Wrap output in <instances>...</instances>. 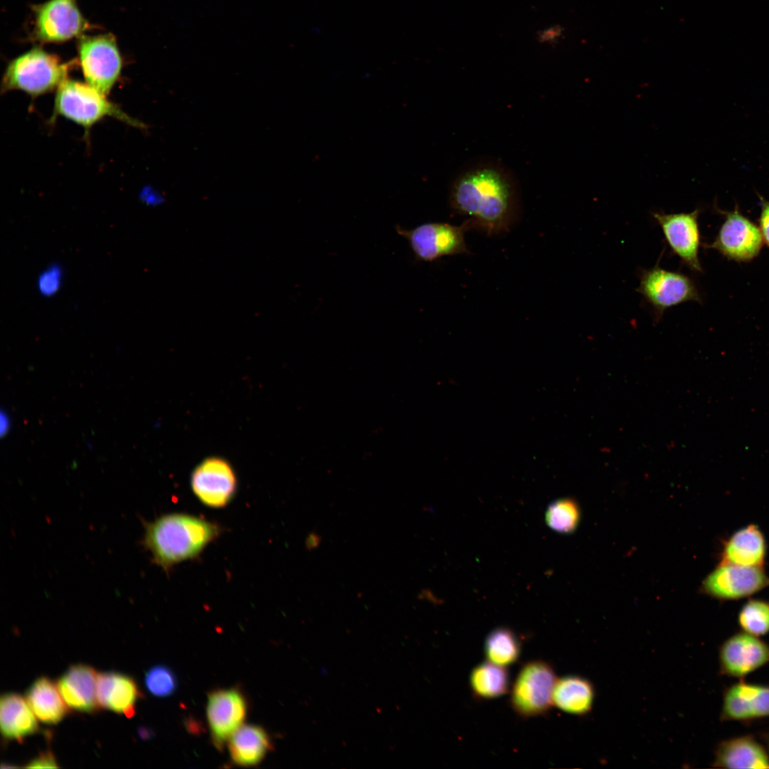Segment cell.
<instances>
[{
	"mask_svg": "<svg viewBox=\"0 0 769 769\" xmlns=\"http://www.w3.org/2000/svg\"><path fill=\"white\" fill-rule=\"evenodd\" d=\"M449 202L454 212L468 217L471 229L489 236L508 232L519 216L518 184L496 162H481L462 171L451 186Z\"/></svg>",
	"mask_w": 769,
	"mask_h": 769,
	"instance_id": "1",
	"label": "cell"
},
{
	"mask_svg": "<svg viewBox=\"0 0 769 769\" xmlns=\"http://www.w3.org/2000/svg\"><path fill=\"white\" fill-rule=\"evenodd\" d=\"M221 530L203 518L169 513L145 524L142 541L154 563L169 571L177 564L197 558Z\"/></svg>",
	"mask_w": 769,
	"mask_h": 769,
	"instance_id": "2",
	"label": "cell"
},
{
	"mask_svg": "<svg viewBox=\"0 0 769 769\" xmlns=\"http://www.w3.org/2000/svg\"><path fill=\"white\" fill-rule=\"evenodd\" d=\"M58 116L82 126L87 132L106 117H115L137 128H147L88 83L70 79L64 80L56 90L50 121Z\"/></svg>",
	"mask_w": 769,
	"mask_h": 769,
	"instance_id": "3",
	"label": "cell"
},
{
	"mask_svg": "<svg viewBox=\"0 0 769 769\" xmlns=\"http://www.w3.org/2000/svg\"><path fill=\"white\" fill-rule=\"evenodd\" d=\"M69 63L35 48L12 60L7 66L1 83L2 93L19 90L32 98L57 90L67 79Z\"/></svg>",
	"mask_w": 769,
	"mask_h": 769,
	"instance_id": "4",
	"label": "cell"
},
{
	"mask_svg": "<svg viewBox=\"0 0 769 769\" xmlns=\"http://www.w3.org/2000/svg\"><path fill=\"white\" fill-rule=\"evenodd\" d=\"M637 291L653 310L654 318L659 320L666 310L679 304L702 302L694 281L688 276L662 268L659 262L639 273Z\"/></svg>",
	"mask_w": 769,
	"mask_h": 769,
	"instance_id": "5",
	"label": "cell"
},
{
	"mask_svg": "<svg viewBox=\"0 0 769 769\" xmlns=\"http://www.w3.org/2000/svg\"><path fill=\"white\" fill-rule=\"evenodd\" d=\"M557 679L548 662L533 660L520 668L511 689L510 702L516 713L523 718L546 713L553 703Z\"/></svg>",
	"mask_w": 769,
	"mask_h": 769,
	"instance_id": "6",
	"label": "cell"
},
{
	"mask_svg": "<svg viewBox=\"0 0 769 769\" xmlns=\"http://www.w3.org/2000/svg\"><path fill=\"white\" fill-rule=\"evenodd\" d=\"M468 220L460 226L444 222L424 223L412 229L396 227L398 234L409 243L419 261L431 262L447 256L469 254L465 233L471 229Z\"/></svg>",
	"mask_w": 769,
	"mask_h": 769,
	"instance_id": "7",
	"label": "cell"
},
{
	"mask_svg": "<svg viewBox=\"0 0 769 769\" xmlns=\"http://www.w3.org/2000/svg\"><path fill=\"white\" fill-rule=\"evenodd\" d=\"M78 51L86 83L107 96L122 69V59L114 38L110 35L83 37Z\"/></svg>",
	"mask_w": 769,
	"mask_h": 769,
	"instance_id": "8",
	"label": "cell"
},
{
	"mask_svg": "<svg viewBox=\"0 0 769 769\" xmlns=\"http://www.w3.org/2000/svg\"><path fill=\"white\" fill-rule=\"evenodd\" d=\"M769 586L763 567H747L720 563L703 580L701 592L726 601L750 597Z\"/></svg>",
	"mask_w": 769,
	"mask_h": 769,
	"instance_id": "9",
	"label": "cell"
},
{
	"mask_svg": "<svg viewBox=\"0 0 769 769\" xmlns=\"http://www.w3.org/2000/svg\"><path fill=\"white\" fill-rule=\"evenodd\" d=\"M763 244L759 227L735 209L725 214L716 238L703 246L717 251L728 260L746 263L759 255Z\"/></svg>",
	"mask_w": 769,
	"mask_h": 769,
	"instance_id": "10",
	"label": "cell"
},
{
	"mask_svg": "<svg viewBox=\"0 0 769 769\" xmlns=\"http://www.w3.org/2000/svg\"><path fill=\"white\" fill-rule=\"evenodd\" d=\"M192 490L204 505L223 508L234 498L237 478L231 465L219 456H211L201 461L192 473Z\"/></svg>",
	"mask_w": 769,
	"mask_h": 769,
	"instance_id": "11",
	"label": "cell"
},
{
	"mask_svg": "<svg viewBox=\"0 0 769 769\" xmlns=\"http://www.w3.org/2000/svg\"><path fill=\"white\" fill-rule=\"evenodd\" d=\"M769 664V643L744 631L723 641L718 650L719 673L729 678L744 679Z\"/></svg>",
	"mask_w": 769,
	"mask_h": 769,
	"instance_id": "12",
	"label": "cell"
},
{
	"mask_svg": "<svg viewBox=\"0 0 769 769\" xmlns=\"http://www.w3.org/2000/svg\"><path fill=\"white\" fill-rule=\"evenodd\" d=\"M699 215L698 209L689 213H652L673 253L690 270L701 273L699 258L701 246Z\"/></svg>",
	"mask_w": 769,
	"mask_h": 769,
	"instance_id": "13",
	"label": "cell"
},
{
	"mask_svg": "<svg viewBox=\"0 0 769 769\" xmlns=\"http://www.w3.org/2000/svg\"><path fill=\"white\" fill-rule=\"evenodd\" d=\"M769 718V684L739 679L724 688L720 713L721 721L750 724Z\"/></svg>",
	"mask_w": 769,
	"mask_h": 769,
	"instance_id": "14",
	"label": "cell"
},
{
	"mask_svg": "<svg viewBox=\"0 0 769 769\" xmlns=\"http://www.w3.org/2000/svg\"><path fill=\"white\" fill-rule=\"evenodd\" d=\"M206 711L211 740L217 748H221L243 725L247 702L239 689H218L208 695Z\"/></svg>",
	"mask_w": 769,
	"mask_h": 769,
	"instance_id": "15",
	"label": "cell"
},
{
	"mask_svg": "<svg viewBox=\"0 0 769 769\" xmlns=\"http://www.w3.org/2000/svg\"><path fill=\"white\" fill-rule=\"evenodd\" d=\"M87 26L75 0H49L36 9V35L42 41H66L80 35Z\"/></svg>",
	"mask_w": 769,
	"mask_h": 769,
	"instance_id": "16",
	"label": "cell"
},
{
	"mask_svg": "<svg viewBox=\"0 0 769 769\" xmlns=\"http://www.w3.org/2000/svg\"><path fill=\"white\" fill-rule=\"evenodd\" d=\"M712 767L716 768H769V756L757 736L746 734L720 741L714 750Z\"/></svg>",
	"mask_w": 769,
	"mask_h": 769,
	"instance_id": "17",
	"label": "cell"
},
{
	"mask_svg": "<svg viewBox=\"0 0 769 769\" xmlns=\"http://www.w3.org/2000/svg\"><path fill=\"white\" fill-rule=\"evenodd\" d=\"M98 676L90 666L78 664L70 666L56 684L66 705L80 712L97 711L100 707L97 698Z\"/></svg>",
	"mask_w": 769,
	"mask_h": 769,
	"instance_id": "18",
	"label": "cell"
},
{
	"mask_svg": "<svg viewBox=\"0 0 769 769\" xmlns=\"http://www.w3.org/2000/svg\"><path fill=\"white\" fill-rule=\"evenodd\" d=\"M767 545L765 536L757 525L749 524L723 542L720 563L747 567H763Z\"/></svg>",
	"mask_w": 769,
	"mask_h": 769,
	"instance_id": "19",
	"label": "cell"
},
{
	"mask_svg": "<svg viewBox=\"0 0 769 769\" xmlns=\"http://www.w3.org/2000/svg\"><path fill=\"white\" fill-rule=\"evenodd\" d=\"M140 696L132 678L114 671L98 674L97 698L100 706L131 718L135 713L137 701Z\"/></svg>",
	"mask_w": 769,
	"mask_h": 769,
	"instance_id": "20",
	"label": "cell"
},
{
	"mask_svg": "<svg viewBox=\"0 0 769 769\" xmlns=\"http://www.w3.org/2000/svg\"><path fill=\"white\" fill-rule=\"evenodd\" d=\"M28 703L19 694L6 693L0 699V726L6 740L22 741L38 731V725Z\"/></svg>",
	"mask_w": 769,
	"mask_h": 769,
	"instance_id": "21",
	"label": "cell"
},
{
	"mask_svg": "<svg viewBox=\"0 0 769 769\" xmlns=\"http://www.w3.org/2000/svg\"><path fill=\"white\" fill-rule=\"evenodd\" d=\"M228 741L232 762L242 766L259 763L272 747L267 732L256 725H242Z\"/></svg>",
	"mask_w": 769,
	"mask_h": 769,
	"instance_id": "22",
	"label": "cell"
},
{
	"mask_svg": "<svg viewBox=\"0 0 769 769\" xmlns=\"http://www.w3.org/2000/svg\"><path fill=\"white\" fill-rule=\"evenodd\" d=\"M595 690L587 679L569 675L557 679L553 693V703L560 710L576 716L589 713L592 707Z\"/></svg>",
	"mask_w": 769,
	"mask_h": 769,
	"instance_id": "23",
	"label": "cell"
},
{
	"mask_svg": "<svg viewBox=\"0 0 769 769\" xmlns=\"http://www.w3.org/2000/svg\"><path fill=\"white\" fill-rule=\"evenodd\" d=\"M57 685L46 676L37 679L26 691V701L38 719L43 723H58L67 715L66 703Z\"/></svg>",
	"mask_w": 769,
	"mask_h": 769,
	"instance_id": "24",
	"label": "cell"
},
{
	"mask_svg": "<svg viewBox=\"0 0 769 769\" xmlns=\"http://www.w3.org/2000/svg\"><path fill=\"white\" fill-rule=\"evenodd\" d=\"M473 694L481 699L505 695L509 689V675L505 666L489 661L475 666L469 677Z\"/></svg>",
	"mask_w": 769,
	"mask_h": 769,
	"instance_id": "25",
	"label": "cell"
},
{
	"mask_svg": "<svg viewBox=\"0 0 769 769\" xmlns=\"http://www.w3.org/2000/svg\"><path fill=\"white\" fill-rule=\"evenodd\" d=\"M484 649L488 661L506 667L518 659L521 649L520 642L511 629L498 627L487 636Z\"/></svg>",
	"mask_w": 769,
	"mask_h": 769,
	"instance_id": "26",
	"label": "cell"
},
{
	"mask_svg": "<svg viewBox=\"0 0 769 769\" xmlns=\"http://www.w3.org/2000/svg\"><path fill=\"white\" fill-rule=\"evenodd\" d=\"M545 519L547 525L554 531L570 534L575 531L580 523V507L572 498H558L548 506Z\"/></svg>",
	"mask_w": 769,
	"mask_h": 769,
	"instance_id": "27",
	"label": "cell"
},
{
	"mask_svg": "<svg viewBox=\"0 0 769 769\" xmlns=\"http://www.w3.org/2000/svg\"><path fill=\"white\" fill-rule=\"evenodd\" d=\"M738 622L742 631L762 637L769 633V603L750 599L741 608Z\"/></svg>",
	"mask_w": 769,
	"mask_h": 769,
	"instance_id": "28",
	"label": "cell"
},
{
	"mask_svg": "<svg viewBox=\"0 0 769 769\" xmlns=\"http://www.w3.org/2000/svg\"><path fill=\"white\" fill-rule=\"evenodd\" d=\"M144 682L150 694L160 698L172 695L177 686L174 673L164 665L150 668L145 674Z\"/></svg>",
	"mask_w": 769,
	"mask_h": 769,
	"instance_id": "29",
	"label": "cell"
},
{
	"mask_svg": "<svg viewBox=\"0 0 769 769\" xmlns=\"http://www.w3.org/2000/svg\"><path fill=\"white\" fill-rule=\"evenodd\" d=\"M65 279V271L57 262L48 264L37 275L36 289L45 298H51L61 291Z\"/></svg>",
	"mask_w": 769,
	"mask_h": 769,
	"instance_id": "30",
	"label": "cell"
},
{
	"mask_svg": "<svg viewBox=\"0 0 769 769\" xmlns=\"http://www.w3.org/2000/svg\"><path fill=\"white\" fill-rule=\"evenodd\" d=\"M758 227L764 244L769 248V202H762Z\"/></svg>",
	"mask_w": 769,
	"mask_h": 769,
	"instance_id": "31",
	"label": "cell"
},
{
	"mask_svg": "<svg viewBox=\"0 0 769 769\" xmlns=\"http://www.w3.org/2000/svg\"><path fill=\"white\" fill-rule=\"evenodd\" d=\"M26 768H58L55 757L51 752L47 751L41 753L38 757L33 759Z\"/></svg>",
	"mask_w": 769,
	"mask_h": 769,
	"instance_id": "32",
	"label": "cell"
},
{
	"mask_svg": "<svg viewBox=\"0 0 769 769\" xmlns=\"http://www.w3.org/2000/svg\"><path fill=\"white\" fill-rule=\"evenodd\" d=\"M563 28L554 25L541 30L538 33V40L541 43H555L563 34Z\"/></svg>",
	"mask_w": 769,
	"mask_h": 769,
	"instance_id": "33",
	"label": "cell"
},
{
	"mask_svg": "<svg viewBox=\"0 0 769 769\" xmlns=\"http://www.w3.org/2000/svg\"><path fill=\"white\" fill-rule=\"evenodd\" d=\"M322 541V537L315 530H313L308 533L305 540V548L309 550H314L318 548Z\"/></svg>",
	"mask_w": 769,
	"mask_h": 769,
	"instance_id": "34",
	"label": "cell"
},
{
	"mask_svg": "<svg viewBox=\"0 0 769 769\" xmlns=\"http://www.w3.org/2000/svg\"><path fill=\"white\" fill-rule=\"evenodd\" d=\"M11 426V421L6 412L1 410V434L5 435L9 430Z\"/></svg>",
	"mask_w": 769,
	"mask_h": 769,
	"instance_id": "35",
	"label": "cell"
},
{
	"mask_svg": "<svg viewBox=\"0 0 769 769\" xmlns=\"http://www.w3.org/2000/svg\"><path fill=\"white\" fill-rule=\"evenodd\" d=\"M756 736L765 746L769 756V726L759 731Z\"/></svg>",
	"mask_w": 769,
	"mask_h": 769,
	"instance_id": "36",
	"label": "cell"
},
{
	"mask_svg": "<svg viewBox=\"0 0 769 769\" xmlns=\"http://www.w3.org/2000/svg\"><path fill=\"white\" fill-rule=\"evenodd\" d=\"M312 32L315 34H320L322 33L321 28L319 26H313L311 29Z\"/></svg>",
	"mask_w": 769,
	"mask_h": 769,
	"instance_id": "37",
	"label": "cell"
}]
</instances>
